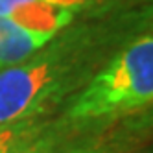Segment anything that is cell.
<instances>
[{"instance_id": "6da1fadb", "label": "cell", "mask_w": 153, "mask_h": 153, "mask_svg": "<svg viewBox=\"0 0 153 153\" xmlns=\"http://www.w3.org/2000/svg\"><path fill=\"white\" fill-rule=\"evenodd\" d=\"M153 100V39L140 37L122 50L87 85L68 109L76 122L113 118L149 105Z\"/></svg>"}, {"instance_id": "7a4b0ae2", "label": "cell", "mask_w": 153, "mask_h": 153, "mask_svg": "<svg viewBox=\"0 0 153 153\" xmlns=\"http://www.w3.org/2000/svg\"><path fill=\"white\" fill-rule=\"evenodd\" d=\"M65 67L50 56L17 63L0 72V127L41 111L59 89Z\"/></svg>"}, {"instance_id": "3957f363", "label": "cell", "mask_w": 153, "mask_h": 153, "mask_svg": "<svg viewBox=\"0 0 153 153\" xmlns=\"http://www.w3.org/2000/svg\"><path fill=\"white\" fill-rule=\"evenodd\" d=\"M83 4L85 0H0V17L28 30L56 33Z\"/></svg>"}, {"instance_id": "277c9868", "label": "cell", "mask_w": 153, "mask_h": 153, "mask_svg": "<svg viewBox=\"0 0 153 153\" xmlns=\"http://www.w3.org/2000/svg\"><path fill=\"white\" fill-rule=\"evenodd\" d=\"M53 37L50 31H35L0 17V68L26 61Z\"/></svg>"}, {"instance_id": "5b68a950", "label": "cell", "mask_w": 153, "mask_h": 153, "mask_svg": "<svg viewBox=\"0 0 153 153\" xmlns=\"http://www.w3.org/2000/svg\"><path fill=\"white\" fill-rule=\"evenodd\" d=\"M57 133L48 131H26L17 133L9 142L4 153H56L57 148Z\"/></svg>"}, {"instance_id": "8992f818", "label": "cell", "mask_w": 153, "mask_h": 153, "mask_svg": "<svg viewBox=\"0 0 153 153\" xmlns=\"http://www.w3.org/2000/svg\"><path fill=\"white\" fill-rule=\"evenodd\" d=\"M13 135H15V131H2V133H0V153H4V149L9 146Z\"/></svg>"}, {"instance_id": "52a82bcc", "label": "cell", "mask_w": 153, "mask_h": 153, "mask_svg": "<svg viewBox=\"0 0 153 153\" xmlns=\"http://www.w3.org/2000/svg\"><path fill=\"white\" fill-rule=\"evenodd\" d=\"M68 153H98V151H92V149H78V151H68Z\"/></svg>"}]
</instances>
